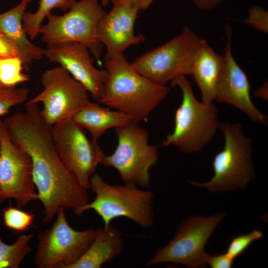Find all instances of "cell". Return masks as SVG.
Listing matches in <instances>:
<instances>
[{"mask_svg": "<svg viewBox=\"0 0 268 268\" xmlns=\"http://www.w3.org/2000/svg\"><path fill=\"white\" fill-rule=\"evenodd\" d=\"M28 89L26 88H5L0 90V118L9 110L22 104L27 99Z\"/></svg>", "mask_w": 268, "mask_h": 268, "instance_id": "25", "label": "cell"}, {"mask_svg": "<svg viewBox=\"0 0 268 268\" xmlns=\"http://www.w3.org/2000/svg\"><path fill=\"white\" fill-rule=\"evenodd\" d=\"M6 87H4L0 82V90L3 89L4 88H5Z\"/></svg>", "mask_w": 268, "mask_h": 268, "instance_id": "35", "label": "cell"}, {"mask_svg": "<svg viewBox=\"0 0 268 268\" xmlns=\"http://www.w3.org/2000/svg\"><path fill=\"white\" fill-rule=\"evenodd\" d=\"M1 215L7 228L20 233L33 225L35 217L34 213L13 206L11 203L7 207L1 210Z\"/></svg>", "mask_w": 268, "mask_h": 268, "instance_id": "24", "label": "cell"}, {"mask_svg": "<svg viewBox=\"0 0 268 268\" xmlns=\"http://www.w3.org/2000/svg\"><path fill=\"white\" fill-rule=\"evenodd\" d=\"M91 134L92 139L98 142L110 129L123 127L131 122L129 117L119 110H111L95 102H89L71 119Z\"/></svg>", "mask_w": 268, "mask_h": 268, "instance_id": "20", "label": "cell"}, {"mask_svg": "<svg viewBox=\"0 0 268 268\" xmlns=\"http://www.w3.org/2000/svg\"><path fill=\"white\" fill-rule=\"evenodd\" d=\"M219 130L223 134L224 144L213 158V176L206 182H188L213 193L244 188L255 178L252 140L244 134L241 123L220 122Z\"/></svg>", "mask_w": 268, "mask_h": 268, "instance_id": "5", "label": "cell"}, {"mask_svg": "<svg viewBox=\"0 0 268 268\" xmlns=\"http://www.w3.org/2000/svg\"><path fill=\"white\" fill-rule=\"evenodd\" d=\"M224 0H193L195 5L199 9L210 10L221 3Z\"/></svg>", "mask_w": 268, "mask_h": 268, "instance_id": "31", "label": "cell"}, {"mask_svg": "<svg viewBox=\"0 0 268 268\" xmlns=\"http://www.w3.org/2000/svg\"><path fill=\"white\" fill-rule=\"evenodd\" d=\"M13 199L22 208L38 200L33 179L31 158L22 147L10 139L0 118V204Z\"/></svg>", "mask_w": 268, "mask_h": 268, "instance_id": "13", "label": "cell"}, {"mask_svg": "<svg viewBox=\"0 0 268 268\" xmlns=\"http://www.w3.org/2000/svg\"><path fill=\"white\" fill-rule=\"evenodd\" d=\"M139 10L128 4H114L100 20L98 38L106 49V55L124 54L130 47L143 42L144 37L134 33V25Z\"/></svg>", "mask_w": 268, "mask_h": 268, "instance_id": "16", "label": "cell"}, {"mask_svg": "<svg viewBox=\"0 0 268 268\" xmlns=\"http://www.w3.org/2000/svg\"><path fill=\"white\" fill-rule=\"evenodd\" d=\"M255 94L261 99L266 100L268 98V83L265 82L255 92Z\"/></svg>", "mask_w": 268, "mask_h": 268, "instance_id": "32", "label": "cell"}, {"mask_svg": "<svg viewBox=\"0 0 268 268\" xmlns=\"http://www.w3.org/2000/svg\"><path fill=\"white\" fill-rule=\"evenodd\" d=\"M96 229L90 246L68 268H100L112 262L123 252L124 242L119 230L111 224Z\"/></svg>", "mask_w": 268, "mask_h": 268, "instance_id": "18", "label": "cell"}, {"mask_svg": "<svg viewBox=\"0 0 268 268\" xmlns=\"http://www.w3.org/2000/svg\"><path fill=\"white\" fill-rule=\"evenodd\" d=\"M201 41L188 26H185L179 34L138 57L132 66L152 81L165 85L178 76H190Z\"/></svg>", "mask_w": 268, "mask_h": 268, "instance_id": "8", "label": "cell"}, {"mask_svg": "<svg viewBox=\"0 0 268 268\" xmlns=\"http://www.w3.org/2000/svg\"><path fill=\"white\" fill-rule=\"evenodd\" d=\"M263 233L258 230H254L249 233L234 237L230 242L226 254L233 259L242 254L254 241L261 239Z\"/></svg>", "mask_w": 268, "mask_h": 268, "instance_id": "26", "label": "cell"}, {"mask_svg": "<svg viewBox=\"0 0 268 268\" xmlns=\"http://www.w3.org/2000/svg\"><path fill=\"white\" fill-rule=\"evenodd\" d=\"M234 259L226 253L209 256L207 264L212 268H230L233 265Z\"/></svg>", "mask_w": 268, "mask_h": 268, "instance_id": "29", "label": "cell"}, {"mask_svg": "<svg viewBox=\"0 0 268 268\" xmlns=\"http://www.w3.org/2000/svg\"><path fill=\"white\" fill-rule=\"evenodd\" d=\"M65 210L60 208L51 227L37 234L34 258L37 268H68L82 256L95 237L96 229L72 228Z\"/></svg>", "mask_w": 268, "mask_h": 268, "instance_id": "10", "label": "cell"}, {"mask_svg": "<svg viewBox=\"0 0 268 268\" xmlns=\"http://www.w3.org/2000/svg\"><path fill=\"white\" fill-rule=\"evenodd\" d=\"M90 53L85 45L75 42L47 46L44 49V55L50 62L60 64L99 102L107 72L105 69H99L94 66Z\"/></svg>", "mask_w": 268, "mask_h": 268, "instance_id": "15", "label": "cell"}, {"mask_svg": "<svg viewBox=\"0 0 268 268\" xmlns=\"http://www.w3.org/2000/svg\"><path fill=\"white\" fill-rule=\"evenodd\" d=\"M170 83L180 88L182 99L175 113L173 131L160 146L173 145L187 154L198 152L212 140L219 128L218 109L213 103L198 100L186 76H178Z\"/></svg>", "mask_w": 268, "mask_h": 268, "instance_id": "3", "label": "cell"}, {"mask_svg": "<svg viewBox=\"0 0 268 268\" xmlns=\"http://www.w3.org/2000/svg\"><path fill=\"white\" fill-rule=\"evenodd\" d=\"M100 1L101 4L104 6L107 5L109 3L108 0H100Z\"/></svg>", "mask_w": 268, "mask_h": 268, "instance_id": "33", "label": "cell"}, {"mask_svg": "<svg viewBox=\"0 0 268 268\" xmlns=\"http://www.w3.org/2000/svg\"><path fill=\"white\" fill-rule=\"evenodd\" d=\"M115 129L117 147L112 154L104 155L101 164L115 169L124 184L148 189L150 170L157 162L160 146L149 144L147 132L138 124L130 123Z\"/></svg>", "mask_w": 268, "mask_h": 268, "instance_id": "7", "label": "cell"}, {"mask_svg": "<svg viewBox=\"0 0 268 268\" xmlns=\"http://www.w3.org/2000/svg\"><path fill=\"white\" fill-rule=\"evenodd\" d=\"M248 17L242 22L265 34L268 33V12L264 8L252 6L248 9Z\"/></svg>", "mask_w": 268, "mask_h": 268, "instance_id": "27", "label": "cell"}, {"mask_svg": "<svg viewBox=\"0 0 268 268\" xmlns=\"http://www.w3.org/2000/svg\"><path fill=\"white\" fill-rule=\"evenodd\" d=\"M104 65L107 77L99 103L125 113L131 123L145 120L170 91L137 72L124 54L105 55Z\"/></svg>", "mask_w": 268, "mask_h": 268, "instance_id": "2", "label": "cell"}, {"mask_svg": "<svg viewBox=\"0 0 268 268\" xmlns=\"http://www.w3.org/2000/svg\"><path fill=\"white\" fill-rule=\"evenodd\" d=\"M15 57L20 58L16 46L7 37L0 32V58Z\"/></svg>", "mask_w": 268, "mask_h": 268, "instance_id": "28", "label": "cell"}, {"mask_svg": "<svg viewBox=\"0 0 268 268\" xmlns=\"http://www.w3.org/2000/svg\"><path fill=\"white\" fill-rule=\"evenodd\" d=\"M224 65V55L216 53L202 39L191 67V76L201 96V101L213 103L217 85Z\"/></svg>", "mask_w": 268, "mask_h": 268, "instance_id": "17", "label": "cell"}, {"mask_svg": "<svg viewBox=\"0 0 268 268\" xmlns=\"http://www.w3.org/2000/svg\"><path fill=\"white\" fill-rule=\"evenodd\" d=\"M0 268H18L32 251L30 243L33 234L20 233L16 240L12 244H7L0 237Z\"/></svg>", "mask_w": 268, "mask_h": 268, "instance_id": "22", "label": "cell"}, {"mask_svg": "<svg viewBox=\"0 0 268 268\" xmlns=\"http://www.w3.org/2000/svg\"><path fill=\"white\" fill-rule=\"evenodd\" d=\"M113 4H128L136 6L139 11L147 8L153 0H108Z\"/></svg>", "mask_w": 268, "mask_h": 268, "instance_id": "30", "label": "cell"}, {"mask_svg": "<svg viewBox=\"0 0 268 268\" xmlns=\"http://www.w3.org/2000/svg\"><path fill=\"white\" fill-rule=\"evenodd\" d=\"M32 1V0H21V2L25 4L26 5H28L30 2H31V1Z\"/></svg>", "mask_w": 268, "mask_h": 268, "instance_id": "34", "label": "cell"}, {"mask_svg": "<svg viewBox=\"0 0 268 268\" xmlns=\"http://www.w3.org/2000/svg\"><path fill=\"white\" fill-rule=\"evenodd\" d=\"M27 5L20 2L14 7L0 14V32L16 46L24 65L41 60L44 49L32 43L22 24V16Z\"/></svg>", "mask_w": 268, "mask_h": 268, "instance_id": "19", "label": "cell"}, {"mask_svg": "<svg viewBox=\"0 0 268 268\" xmlns=\"http://www.w3.org/2000/svg\"><path fill=\"white\" fill-rule=\"evenodd\" d=\"M225 213L208 217L194 216L182 222L166 245L145 262L147 267L172 263L190 268H204L209 254L205 246Z\"/></svg>", "mask_w": 268, "mask_h": 268, "instance_id": "9", "label": "cell"}, {"mask_svg": "<svg viewBox=\"0 0 268 268\" xmlns=\"http://www.w3.org/2000/svg\"><path fill=\"white\" fill-rule=\"evenodd\" d=\"M90 189L96 195L94 200L74 211L76 215L92 209L100 216L105 226L121 217L131 219L143 229L153 226L154 195L152 191L132 184L111 185L96 173L91 176Z\"/></svg>", "mask_w": 268, "mask_h": 268, "instance_id": "4", "label": "cell"}, {"mask_svg": "<svg viewBox=\"0 0 268 268\" xmlns=\"http://www.w3.org/2000/svg\"><path fill=\"white\" fill-rule=\"evenodd\" d=\"M225 27L224 65L217 85L215 100L237 108L253 122L267 126V116L257 108L251 99L249 78L232 55V28L228 24Z\"/></svg>", "mask_w": 268, "mask_h": 268, "instance_id": "14", "label": "cell"}, {"mask_svg": "<svg viewBox=\"0 0 268 268\" xmlns=\"http://www.w3.org/2000/svg\"><path fill=\"white\" fill-rule=\"evenodd\" d=\"M3 123L11 140L30 155L38 200L44 210L42 222H50L60 208L74 211L89 201L87 189L59 158L52 138V126L40 115L38 104L26 103L24 111L14 113Z\"/></svg>", "mask_w": 268, "mask_h": 268, "instance_id": "1", "label": "cell"}, {"mask_svg": "<svg viewBox=\"0 0 268 268\" xmlns=\"http://www.w3.org/2000/svg\"><path fill=\"white\" fill-rule=\"evenodd\" d=\"M99 0L75 1L68 12L63 15L53 13L47 17L39 33L47 46L75 42L85 45L93 58L100 61L104 46L100 41L97 29L106 13Z\"/></svg>", "mask_w": 268, "mask_h": 268, "instance_id": "6", "label": "cell"}, {"mask_svg": "<svg viewBox=\"0 0 268 268\" xmlns=\"http://www.w3.org/2000/svg\"><path fill=\"white\" fill-rule=\"evenodd\" d=\"M56 152L63 163L84 188L105 155L98 142L90 140L84 129L69 119L52 126Z\"/></svg>", "mask_w": 268, "mask_h": 268, "instance_id": "12", "label": "cell"}, {"mask_svg": "<svg viewBox=\"0 0 268 268\" xmlns=\"http://www.w3.org/2000/svg\"><path fill=\"white\" fill-rule=\"evenodd\" d=\"M41 81L43 90L27 103L43 104L40 115L49 126L72 119L90 102L86 89L61 66L46 70Z\"/></svg>", "mask_w": 268, "mask_h": 268, "instance_id": "11", "label": "cell"}, {"mask_svg": "<svg viewBox=\"0 0 268 268\" xmlns=\"http://www.w3.org/2000/svg\"><path fill=\"white\" fill-rule=\"evenodd\" d=\"M75 0H40L39 6L35 12H24L22 16L24 30L31 40L35 39L39 33L44 19L51 11L58 8L63 11L68 10Z\"/></svg>", "mask_w": 268, "mask_h": 268, "instance_id": "21", "label": "cell"}, {"mask_svg": "<svg viewBox=\"0 0 268 268\" xmlns=\"http://www.w3.org/2000/svg\"><path fill=\"white\" fill-rule=\"evenodd\" d=\"M23 62L18 57L0 59V82L6 88L26 82L29 76L22 72Z\"/></svg>", "mask_w": 268, "mask_h": 268, "instance_id": "23", "label": "cell"}]
</instances>
